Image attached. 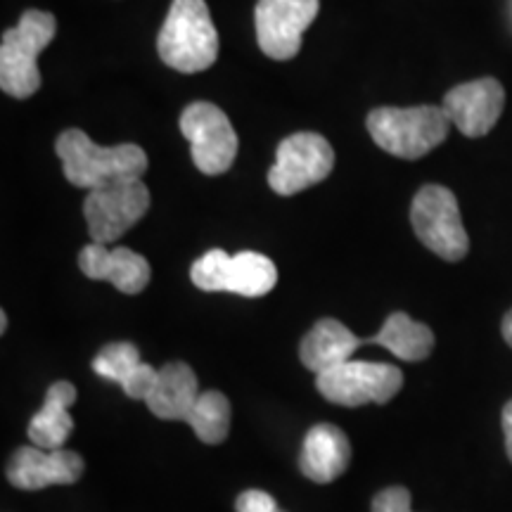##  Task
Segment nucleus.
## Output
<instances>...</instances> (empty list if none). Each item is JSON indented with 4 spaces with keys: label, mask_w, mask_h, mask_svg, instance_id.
<instances>
[{
    "label": "nucleus",
    "mask_w": 512,
    "mask_h": 512,
    "mask_svg": "<svg viewBox=\"0 0 512 512\" xmlns=\"http://www.w3.org/2000/svg\"><path fill=\"white\" fill-rule=\"evenodd\" d=\"M55 152L62 162L64 178L88 192L114 181L143 178L147 171V155L140 145H98L81 128H69L60 133Z\"/></svg>",
    "instance_id": "nucleus-1"
},
{
    "label": "nucleus",
    "mask_w": 512,
    "mask_h": 512,
    "mask_svg": "<svg viewBox=\"0 0 512 512\" xmlns=\"http://www.w3.org/2000/svg\"><path fill=\"white\" fill-rule=\"evenodd\" d=\"M157 53L181 74L209 69L219 57V31L204 0H174L157 36Z\"/></svg>",
    "instance_id": "nucleus-2"
},
{
    "label": "nucleus",
    "mask_w": 512,
    "mask_h": 512,
    "mask_svg": "<svg viewBox=\"0 0 512 512\" xmlns=\"http://www.w3.org/2000/svg\"><path fill=\"white\" fill-rule=\"evenodd\" d=\"M451 119L444 107H377L368 114V131L377 145L401 159H420L448 136Z\"/></svg>",
    "instance_id": "nucleus-3"
},
{
    "label": "nucleus",
    "mask_w": 512,
    "mask_h": 512,
    "mask_svg": "<svg viewBox=\"0 0 512 512\" xmlns=\"http://www.w3.org/2000/svg\"><path fill=\"white\" fill-rule=\"evenodd\" d=\"M57 34V22L50 12L27 10L17 27L8 29L0 43V88L10 98L24 100L41 88L38 55Z\"/></svg>",
    "instance_id": "nucleus-4"
},
{
    "label": "nucleus",
    "mask_w": 512,
    "mask_h": 512,
    "mask_svg": "<svg viewBox=\"0 0 512 512\" xmlns=\"http://www.w3.org/2000/svg\"><path fill=\"white\" fill-rule=\"evenodd\" d=\"M195 287L204 292H230L240 297H264L278 283V268L259 252L230 256L223 249L202 254L190 268Z\"/></svg>",
    "instance_id": "nucleus-5"
},
{
    "label": "nucleus",
    "mask_w": 512,
    "mask_h": 512,
    "mask_svg": "<svg viewBox=\"0 0 512 512\" xmlns=\"http://www.w3.org/2000/svg\"><path fill=\"white\" fill-rule=\"evenodd\" d=\"M411 223L422 245L446 261H460L470 252L458 200L444 185H425L415 195Z\"/></svg>",
    "instance_id": "nucleus-6"
},
{
    "label": "nucleus",
    "mask_w": 512,
    "mask_h": 512,
    "mask_svg": "<svg viewBox=\"0 0 512 512\" xmlns=\"http://www.w3.org/2000/svg\"><path fill=\"white\" fill-rule=\"evenodd\" d=\"M316 387L323 399L337 406H366L389 403L403 387V373L389 363L351 361L316 375Z\"/></svg>",
    "instance_id": "nucleus-7"
},
{
    "label": "nucleus",
    "mask_w": 512,
    "mask_h": 512,
    "mask_svg": "<svg viewBox=\"0 0 512 512\" xmlns=\"http://www.w3.org/2000/svg\"><path fill=\"white\" fill-rule=\"evenodd\" d=\"M150 209V190L143 178L114 181L91 190L83 202L88 233L98 245H112L143 219Z\"/></svg>",
    "instance_id": "nucleus-8"
},
{
    "label": "nucleus",
    "mask_w": 512,
    "mask_h": 512,
    "mask_svg": "<svg viewBox=\"0 0 512 512\" xmlns=\"http://www.w3.org/2000/svg\"><path fill=\"white\" fill-rule=\"evenodd\" d=\"M181 133L188 138L197 169L207 176H221L238 157V133L221 107L211 102H192L181 114Z\"/></svg>",
    "instance_id": "nucleus-9"
},
{
    "label": "nucleus",
    "mask_w": 512,
    "mask_h": 512,
    "mask_svg": "<svg viewBox=\"0 0 512 512\" xmlns=\"http://www.w3.org/2000/svg\"><path fill=\"white\" fill-rule=\"evenodd\" d=\"M335 166V150L320 133L302 131L278 145L275 164L268 171V185L278 195H297L325 181Z\"/></svg>",
    "instance_id": "nucleus-10"
},
{
    "label": "nucleus",
    "mask_w": 512,
    "mask_h": 512,
    "mask_svg": "<svg viewBox=\"0 0 512 512\" xmlns=\"http://www.w3.org/2000/svg\"><path fill=\"white\" fill-rule=\"evenodd\" d=\"M318 0H259L254 10L256 41L271 60H292L304 31L318 17Z\"/></svg>",
    "instance_id": "nucleus-11"
},
{
    "label": "nucleus",
    "mask_w": 512,
    "mask_h": 512,
    "mask_svg": "<svg viewBox=\"0 0 512 512\" xmlns=\"http://www.w3.org/2000/svg\"><path fill=\"white\" fill-rule=\"evenodd\" d=\"M505 91L496 79H477L451 88L444 98V112L451 124L467 138H482L491 133L501 119Z\"/></svg>",
    "instance_id": "nucleus-12"
},
{
    "label": "nucleus",
    "mask_w": 512,
    "mask_h": 512,
    "mask_svg": "<svg viewBox=\"0 0 512 512\" xmlns=\"http://www.w3.org/2000/svg\"><path fill=\"white\" fill-rule=\"evenodd\" d=\"M83 458L69 448L46 451L38 446H22L8 463V482L22 491H41L53 484H74L83 475Z\"/></svg>",
    "instance_id": "nucleus-13"
},
{
    "label": "nucleus",
    "mask_w": 512,
    "mask_h": 512,
    "mask_svg": "<svg viewBox=\"0 0 512 512\" xmlns=\"http://www.w3.org/2000/svg\"><path fill=\"white\" fill-rule=\"evenodd\" d=\"M79 268L86 278L105 280L124 294H140L152 278V268L143 254L128 247L107 249L98 242L81 249Z\"/></svg>",
    "instance_id": "nucleus-14"
},
{
    "label": "nucleus",
    "mask_w": 512,
    "mask_h": 512,
    "mask_svg": "<svg viewBox=\"0 0 512 512\" xmlns=\"http://www.w3.org/2000/svg\"><path fill=\"white\" fill-rule=\"evenodd\" d=\"M351 463V444L347 434L330 422H320L306 432L299 453V470L316 484H330L347 472Z\"/></svg>",
    "instance_id": "nucleus-15"
},
{
    "label": "nucleus",
    "mask_w": 512,
    "mask_h": 512,
    "mask_svg": "<svg viewBox=\"0 0 512 512\" xmlns=\"http://www.w3.org/2000/svg\"><path fill=\"white\" fill-rule=\"evenodd\" d=\"M358 347H363V339L356 337L347 325L335 318H323L306 332L299 344V358L311 373L320 375L351 361Z\"/></svg>",
    "instance_id": "nucleus-16"
},
{
    "label": "nucleus",
    "mask_w": 512,
    "mask_h": 512,
    "mask_svg": "<svg viewBox=\"0 0 512 512\" xmlns=\"http://www.w3.org/2000/svg\"><path fill=\"white\" fill-rule=\"evenodd\" d=\"M200 384L188 363L174 361L159 370L157 384L147 396V408L159 420L188 422L192 408L200 399Z\"/></svg>",
    "instance_id": "nucleus-17"
},
{
    "label": "nucleus",
    "mask_w": 512,
    "mask_h": 512,
    "mask_svg": "<svg viewBox=\"0 0 512 512\" xmlns=\"http://www.w3.org/2000/svg\"><path fill=\"white\" fill-rule=\"evenodd\" d=\"M76 401V387L72 382H55L46 392V401H43L41 411L31 418L27 432L34 446L46 448V451H55V448H64L67 439L74 432V420L69 415V408Z\"/></svg>",
    "instance_id": "nucleus-18"
},
{
    "label": "nucleus",
    "mask_w": 512,
    "mask_h": 512,
    "mask_svg": "<svg viewBox=\"0 0 512 512\" xmlns=\"http://www.w3.org/2000/svg\"><path fill=\"white\" fill-rule=\"evenodd\" d=\"M363 344H377V347H384L401 361L415 363L432 354L434 332L427 325L413 320L408 313L399 311L384 320L382 330L377 335L363 339Z\"/></svg>",
    "instance_id": "nucleus-19"
},
{
    "label": "nucleus",
    "mask_w": 512,
    "mask_h": 512,
    "mask_svg": "<svg viewBox=\"0 0 512 512\" xmlns=\"http://www.w3.org/2000/svg\"><path fill=\"white\" fill-rule=\"evenodd\" d=\"M188 425L204 444H223L230 432V401L221 392H202L192 408Z\"/></svg>",
    "instance_id": "nucleus-20"
},
{
    "label": "nucleus",
    "mask_w": 512,
    "mask_h": 512,
    "mask_svg": "<svg viewBox=\"0 0 512 512\" xmlns=\"http://www.w3.org/2000/svg\"><path fill=\"white\" fill-rule=\"evenodd\" d=\"M140 351L131 342H114L100 349V354L93 358V370L105 380L117 382L119 387L128 380V375L140 366Z\"/></svg>",
    "instance_id": "nucleus-21"
},
{
    "label": "nucleus",
    "mask_w": 512,
    "mask_h": 512,
    "mask_svg": "<svg viewBox=\"0 0 512 512\" xmlns=\"http://www.w3.org/2000/svg\"><path fill=\"white\" fill-rule=\"evenodd\" d=\"M157 377H159V370L147 366V363H140V366L128 375V380L121 384V389H124L128 399L147 401V396H150L152 389H155Z\"/></svg>",
    "instance_id": "nucleus-22"
},
{
    "label": "nucleus",
    "mask_w": 512,
    "mask_h": 512,
    "mask_svg": "<svg viewBox=\"0 0 512 512\" xmlns=\"http://www.w3.org/2000/svg\"><path fill=\"white\" fill-rule=\"evenodd\" d=\"M411 491L403 486H389L373 498V512H413Z\"/></svg>",
    "instance_id": "nucleus-23"
},
{
    "label": "nucleus",
    "mask_w": 512,
    "mask_h": 512,
    "mask_svg": "<svg viewBox=\"0 0 512 512\" xmlns=\"http://www.w3.org/2000/svg\"><path fill=\"white\" fill-rule=\"evenodd\" d=\"M235 510L238 512H283L280 505L275 503V498L271 494L261 489H249L242 491L235 501Z\"/></svg>",
    "instance_id": "nucleus-24"
},
{
    "label": "nucleus",
    "mask_w": 512,
    "mask_h": 512,
    "mask_svg": "<svg viewBox=\"0 0 512 512\" xmlns=\"http://www.w3.org/2000/svg\"><path fill=\"white\" fill-rule=\"evenodd\" d=\"M501 420H503V432H505V451H508V458L512 463V401L505 403Z\"/></svg>",
    "instance_id": "nucleus-25"
},
{
    "label": "nucleus",
    "mask_w": 512,
    "mask_h": 512,
    "mask_svg": "<svg viewBox=\"0 0 512 512\" xmlns=\"http://www.w3.org/2000/svg\"><path fill=\"white\" fill-rule=\"evenodd\" d=\"M501 332H503V339L512 347V311H508L503 316V323H501Z\"/></svg>",
    "instance_id": "nucleus-26"
},
{
    "label": "nucleus",
    "mask_w": 512,
    "mask_h": 512,
    "mask_svg": "<svg viewBox=\"0 0 512 512\" xmlns=\"http://www.w3.org/2000/svg\"><path fill=\"white\" fill-rule=\"evenodd\" d=\"M5 330H8V313L0 311V332H5Z\"/></svg>",
    "instance_id": "nucleus-27"
}]
</instances>
